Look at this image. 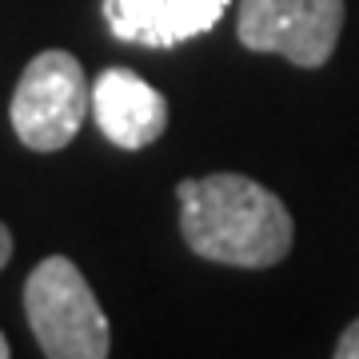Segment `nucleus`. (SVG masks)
I'll return each mask as SVG.
<instances>
[{"label": "nucleus", "instance_id": "obj_1", "mask_svg": "<svg viewBox=\"0 0 359 359\" xmlns=\"http://www.w3.org/2000/svg\"><path fill=\"white\" fill-rule=\"evenodd\" d=\"M180 231L200 259L224 268H271L292 252V216L280 196L236 172L180 180Z\"/></svg>", "mask_w": 359, "mask_h": 359}, {"label": "nucleus", "instance_id": "obj_2", "mask_svg": "<svg viewBox=\"0 0 359 359\" xmlns=\"http://www.w3.org/2000/svg\"><path fill=\"white\" fill-rule=\"evenodd\" d=\"M25 316L40 351L52 359H104L112 351L108 316L68 256H48L32 268L25 283Z\"/></svg>", "mask_w": 359, "mask_h": 359}, {"label": "nucleus", "instance_id": "obj_3", "mask_svg": "<svg viewBox=\"0 0 359 359\" xmlns=\"http://www.w3.org/2000/svg\"><path fill=\"white\" fill-rule=\"evenodd\" d=\"M92 88L84 80V68L72 52L48 48L32 56L20 72V84L13 92V132L32 152H60L76 140L80 124L88 116Z\"/></svg>", "mask_w": 359, "mask_h": 359}, {"label": "nucleus", "instance_id": "obj_4", "mask_svg": "<svg viewBox=\"0 0 359 359\" xmlns=\"http://www.w3.org/2000/svg\"><path fill=\"white\" fill-rule=\"evenodd\" d=\"M344 28V0H240V44L276 52L299 68H323Z\"/></svg>", "mask_w": 359, "mask_h": 359}, {"label": "nucleus", "instance_id": "obj_5", "mask_svg": "<svg viewBox=\"0 0 359 359\" xmlns=\"http://www.w3.org/2000/svg\"><path fill=\"white\" fill-rule=\"evenodd\" d=\"M231 0H104L100 13L116 40L140 48H176L219 25Z\"/></svg>", "mask_w": 359, "mask_h": 359}, {"label": "nucleus", "instance_id": "obj_6", "mask_svg": "<svg viewBox=\"0 0 359 359\" xmlns=\"http://www.w3.org/2000/svg\"><path fill=\"white\" fill-rule=\"evenodd\" d=\"M92 116L116 148L140 152L168 128V100L132 68H104L92 80Z\"/></svg>", "mask_w": 359, "mask_h": 359}, {"label": "nucleus", "instance_id": "obj_7", "mask_svg": "<svg viewBox=\"0 0 359 359\" xmlns=\"http://www.w3.org/2000/svg\"><path fill=\"white\" fill-rule=\"evenodd\" d=\"M335 355L339 359H359V320L347 323V332L339 335V344H335Z\"/></svg>", "mask_w": 359, "mask_h": 359}, {"label": "nucleus", "instance_id": "obj_8", "mask_svg": "<svg viewBox=\"0 0 359 359\" xmlns=\"http://www.w3.org/2000/svg\"><path fill=\"white\" fill-rule=\"evenodd\" d=\"M8 259H13V231L0 224V268H4Z\"/></svg>", "mask_w": 359, "mask_h": 359}, {"label": "nucleus", "instance_id": "obj_9", "mask_svg": "<svg viewBox=\"0 0 359 359\" xmlns=\"http://www.w3.org/2000/svg\"><path fill=\"white\" fill-rule=\"evenodd\" d=\"M8 351H13V347H8V339H4V332H0V359H8Z\"/></svg>", "mask_w": 359, "mask_h": 359}]
</instances>
